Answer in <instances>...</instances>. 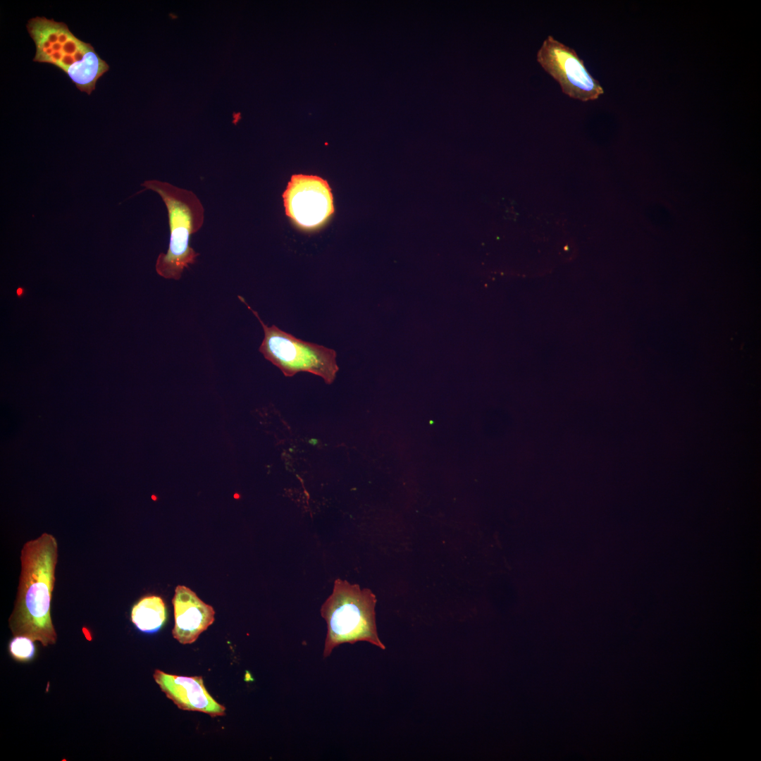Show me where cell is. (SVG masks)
Instances as JSON below:
<instances>
[{"label": "cell", "mask_w": 761, "mask_h": 761, "mask_svg": "<svg viewBox=\"0 0 761 761\" xmlns=\"http://www.w3.org/2000/svg\"><path fill=\"white\" fill-rule=\"evenodd\" d=\"M141 185L158 193L168 211V249L159 255L156 271L165 278L179 280L183 271L194 264L199 254L190 246V237L204 223V207L193 192L168 182L149 180Z\"/></svg>", "instance_id": "cell-2"}, {"label": "cell", "mask_w": 761, "mask_h": 761, "mask_svg": "<svg viewBox=\"0 0 761 761\" xmlns=\"http://www.w3.org/2000/svg\"><path fill=\"white\" fill-rule=\"evenodd\" d=\"M31 638L24 636H16L10 641L8 650L17 661L27 662L35 655V646Z\"/></svg>", "instance_id": "cell-12"}, {"label": "cell", "mask_w": 761, "mask_h": 761, "mask_svg": "<svg viewBox=\"0 0 761 761\" xmlns=\"http://www.w3.org/2000/svg\"><path fill=\"white\" fill-rule=\"evenodd\" d=\"M175 626L172 634L179 643H194L214 621V608L189 588L178 586L172 599Z\"/></svg>", "instance_id": "cell-9"}, {"label": "cell", "mask_w": 761, "mask_h": 761, "mask_svg": "<svg viewBox=\"0 0 761 761\" xmlns=\"http://www.w3.org/2000/svg\"><path fill=\"white\" fill-rule=\"evenodd\" d=\"M238 297L262 326L264 337L259 350L267 360L287 377L308 372L321 377L328 384L333 382L339 369L334 349L297 338L274 325L268 326L243 297Z\"/></svg>", "instance_id": "cell-4"}, {"label": "cell", "mask_w": 761, "mask_h": 761, "mask_svg": "<svg viewBox=\"0 0 761 761\" xmlns=\"http://www.w3.org/2000/svg\"><path fill=\"white\" fill-rule=\"evenodd\" d=\"M109 70V64L93 47L82 59L70 66L65 73L80 92L90 94L94 90L97 80Z\"/></svg>", "instance_id": "cell-10"}, {"label": "cell", "mask_w": 761, "mask_h": 761, "mask_svg": "<svg viewBox=\"0 0 761 761\" xmlns=\"http://www.w3.org/2000/svg\"><path fill=\"white\" fill-rule=\"evenodd\" d=\"M57 561L58 544L51 534L44 533L24 544L16 600L8 619L14 636H27L44 646L56 643L50 610Z\"/></svg>", "instance_id": "cell-1"}, {"label": "cell", "mask_w": 761, "mask_h": 761, "mask_svg": "<svg viewBox=\"0 0 761 761\" xmlns=\"http://www.w3.org/2000/svg\"><path fill=\"white\" fill-rule=\"evenodd\" d=\"M376 596L369 589H361L345 580L335 581L333 593L321 607L327 624L324 657L340 644L357 641H367L385 650L376 630Z\"/></svg>", "instance_id": "cell-3"}, {"label": "cell", "mask_w": 761, "mask_h": 761, "mask_svg": "<svg viewBox=\"0 0 761 761\" xmlns=\"http://www.w3.org/2000/svg\"><path fill=\"white\" fill-rule=\"evenodd\" d=\"M154 679L167 698L178 708L197 711L215 717L223 716L225 707L209 693L202 676H182L156 669Z\"/></svg>", "instance_id": "cell-8"}, {"label": "cell", "mask_w": 761, "mask_h": 761, "mask_svg": "<svg viewBox=\"0 0 761 761\" xmlns=\"http://www.w3.org/2000/svg\"><path fill=\"white\" fill-rule=\"evenodd\" d=\"M26 27L35 44L33 61L53 65L64 73L93 48L75 36L63 22L37 16L27 21Z\"/></svg>", "instance_id": "cell-7"}, {"label": "cell", "mask_w": 761, "mask_h": 761, "mask_svg": "<svg viewBox=\"0 0 761 761\" xmlns=\"http://www.w3.org/2000/svg\"><path fill=\"white\" fill-rule=\"evenodd\" d=\"M131 621L142 632H157L166 620V607L163 599L158 595H147L141 598L132 608Z\"/></svg>", "instance_id": "cell-11"}, {"label": "cell", "mask_w": 761, "mask_h": 761, "mask_svg": "<svg viewBox=\"0 0 761 761\" xmlns=\"http://www.w3.org/2000/svg\"><path fill=\"white\" fill-rule=\"evenodd\" d=\"M537 61L571 99L596 100L604 93L602 87L588 70L575 50L548 35L537 52Z\"/></svg>", "instance_id": "cell-5"}, {"label": "cell", "mask_w": 761, "mask_h": 761, "mask_svg": "<svg viewBox=\"0 0 761 761\" xmlns=\"http://www.w3.org/2000/svg\"><path fill=\"white\" fill-rule=\"evenodd\" d=\"M283 198L285 214L301 228H316L334 212L331 189L318 176L293 175Z\"/></svg>", "instance_id": "cell-6"}]
</instances>
